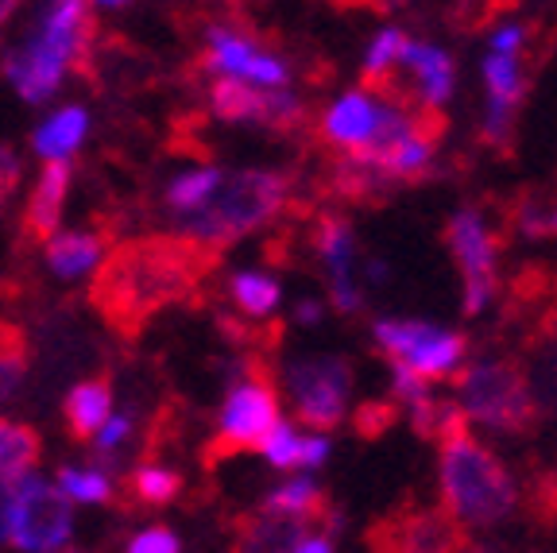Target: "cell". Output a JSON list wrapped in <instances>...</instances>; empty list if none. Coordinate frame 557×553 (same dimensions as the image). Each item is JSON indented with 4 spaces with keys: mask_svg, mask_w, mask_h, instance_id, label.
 I'll use <instances>...</instances> for the list:
<instances>
[{
    "mask_svg": "<svg viewBox=\"0 0 557 553\" xmlns=\"http://www.w3.org/2000/svg\"><path fill=\"white\" fill-rule=\"evenodd\" d=\"M295 321L298 325H313V321H322V303H313V298H302L295 310Z\"/></svg>",
    "mask_w": 557,
    "mask_h": 553,
    "instance_id": "cell-38",
    "label": "cell"
},
{
    "mask_svg": "<svg viewBox=\"0 0 557 553\" xmlns=\"http://www.w3.org/2000/svg\"><path fill=\"white\" fill-rule=\"evenodd\" d=\"M128 553H183V542L171 527H148L128 542Z\"/></svg>",
    "mask_w": 557,
    "mask_h": 553,
    "instance_id": "cell-34",
    "label": "cell"
},
{
    "mask_svg": "<svg viewBox=\"0 0 557 553\" xmlns=\"http://www.w3.org/2000/svg\"><path fill=\"white\" fill-rule=\"evenodd\" d=\"M437 337H442V329L426 325V321H375V345L383 356H392V364H410Z\"/></svg>",
    "mask_w": 557,
    "mask_h": 553,
    "instance_id": "cell-20",
    "label": "cell"
},
{
    "mask_svg": "<svg viewBox=\"0 0 557 553\" xmlns=\"http://www.w3.org/2000/svg\"><path fill=\"white\" fill-rule=\"evenodd\" d=\"M209 101H213V113L225 124H263V101H268V89H256L252 82L244 78H225L221 74L209 89Z\"/></svg>",
    "mask_w": 557,
    "mask_h": 553,
    "instance_id": "cell-17",
    "label": "cell"
},
{
    "mask_svg": "<svg viewBox=\"0 0 557 553\" xmlns=\"http://www.w3.org/2000/svg\"><path fill=\"white\" fill-rule=\"evenodd\" d=\"M368 553H465L469 530L445 507H430L418 495H403L387 515L368 527Z\"/></svg>",
    "mask_w": 557,
    "mask_h": 553,
    "instance_id": "cell-6",
    "label": "cell"
},
{
    "mask_svg": "<svg viewBox=\"0 0 557 553\" xmlns=\"http://www.w3.org/2000/svg\"><path fill=\"white\" fill-rule=\"evenodd\" d=\"M4 74L12 78V86L20 89V97H24V101L39 105L62 86V74H66V66H62L59 54H51L44 44H39V39H35V44H27L24 51L9 54V62H4Z\"/></svg>",
    "mask_w": 557,
    "mask_h": 553,
    "instance_id": "cell-13",
    "label": "cell"
},
{
    "mask_svg": "<svg viewBox=\"0 0 557 553\" xmlns=\"http://www.w3.org/2000/svg\"><path fill=\"white\" fill-rule=\"evenodd\" d=\"M519 0H453L449 4V24L457 27V32H484V27L499 24L504 20V12H511Z\"/></svg>",
    "mask_w": 557,
    "mask_h": 553,
    "instance_id": "cell-27",
    "label": "cell"
},
{
    "mask_svg": "<svg viewBox=\"0 0 557 553\" xmlns=\"http://www.w3.org/2000/svg\"><path fill=\"white\" fill-rule=\"evenodd\" d=\"M32 368V341L20 325L0 321V398H16Z\"/></svg>",
    "mask_w": 557,
    "mask_h": 553,
    "instance_id": "cell-23",
    "label": "cell"
},
{
    "mask_svg": "<svg viewBox=\"0 0 557 553\" xmlns=\"http://www.w3.org/2000/svg\"><path fill=\"white\" fill-rule=\"evenodd\" d=\"M403 47H407V32L399 27H383L380 39L368 47V59H364V74H380V70H392L399 62Z\"/></svg>",
    "mask_w": 557,
    "mask_h": 553,
    "instance_id": "cell-33",
    "label": "cell"
},
{
    "mask_svg": "<svg viewBox=\"0 0 557 553\" xmlns=\"http://www.w3.org/2000/svg\"><path fill=\"white\" fill-rule=\"evenodd\" d=\"M44 453V438L39 430L24 422H9L0 418V484H16L32 472V465Z\"/></svg>",
    "mask_w": 557,
    "mask_h": 553,
    "instance_id": "cell-18",
    "label": "cell"
},
{
    "mask_svg": "<svg viewBox=\"0 0 557 553\" xmlns=\"http://www.w3.org/2000/svg\"><path fill=\"white\" fill-rule=\"evenodd\" d=\"M333 9H368V12H380V16H387V12L403 9V4H410V0H330Z\"/></svg>",
    "mask_w": 557,
    "mask_h": 553,
    "instance_id": "cell-36",
    "label": "cell"
},
{
    "mask_svg": "<svg viewBox=\"0 0 557 553\" xmlns=\"http://www.w3.org/2000/svg\"><path fill=\"white\" fill-rule=\"evenodd\" d=\"M16 186H20V163H16V156H12L9 147L0 144V213H4V206L12 201Z\"/></svg>",
    "mask_w": 557,
    "mask_h": 553,
    "instance_id": "cell-35",
    "label": "cell"
},
{
    "mask_svg": "<svg viewBox=\"0 0 557 553\" xmlns=\"http://www.w3.org/2000/svg\"><path fill=\"white\" fill-rule=\"evenodd\" d=\"M507 236L511 233H507L504 221L487 225L480 209H461L445 225V244L453 248L465 275V314H480L492 303V294L499 286L496 260H499V248L507 244Z\"/></svg>",
    "mask_w": 557,
    "mask_h": 553,
    "instance_id": "cell-7",
    "label": "cell"
},
{
    "mask_svg": "<svg viewBox=\"0 0 557 553\" xmlns=\"http://www.w3.org/2000/svg\"><path fill=\"white\" fill-rule=\"evenodd\" d=\"M218 179H221V174L213 171V167H206V171H190V174H183V179H174L171 191H166V209H174L178 217L190 213V209L198 206V201L206 198L213 186H218Z\"/></svg>",
    "mask_w": 557,
    "mask_h": 553,
    "instance_id": "cell-29",
    "label": "cell"
},
{
    "mask_svg": "<svg viewBox=\"0 0 557 553\" xmlns=\"http://www.w3.org/2000/svg\"><path fill=\"white\" fill-rule=\"evenodd\" d=\"M290 179L283 171H233L221 174L218 186L183 213V236L213 251L233 248L240 236L256 233L287 206Z\"/></svg>",
    "mask_w": 557,
    "mask_h": 553,
    "instance_id": "cell-2",
    "label": "cell"
},
{
    "mask_svg": "<svg viewBox=\"0 0 557 553\" xmlns=\"http://www.w3.org/2000/svg\"><path fill=\"white\" fill-rule=\"evenodd\" d=\"M480 144L496 147V151H507V156H511V147H515V105L496 101V97H492V105H487V121H484V128H480Z\"/></svg>",
    "mask_w": 557,
    "mask_h": 553,
    "instance_id": "cell-30",
    "label": "cell"
},
{
    "mask_svg": "<svg viewBox=\"0 0 557 553\" xmlns=\"http://www.w3.org/2000/svg\"><path fill=\"white\" fill-rule=\"evenodd\" d=\"M109 410H113V383H109V376L82 380L78 388H70L66 407H62V418H66V433L74 441L97 438V430L109 422Z\"/></svg>",
    "mask_w": 557,
    "mask_h": 553,
    "instance_id": "cell-14",
    "label": "cell"
},
{
    "mask_svg": "<svg viewBox=\"0 0 557 553\" xmlns=\"http://www.w3.org/2000/svg\"><path fill=\"white\" fill-rule=\"evenodd\" d=\"M82 139H86V109L70 105V109L54 113L44 128L35 132L32 144L44 159H66L70 151H78Z\"/></svg>",
    "mask_w": 557,
    "mask_h": 553,
    "instance_id": "cell-21",
    "label": "cell"
},
{
    "mask_svg": "<svg viewBox=\"0 0 557 553\" xmlns=\"http://www.w3.org/2000/svg\"><path fill=\"white\" fill-rule=\"evenodd\" d=\"M263 453H268V460L275 468H298V465H322L325 457H330V441L325 438H298L290 426L278 422L275 433L268 438V445H263Z\"/></svg>",
    "mask_w": 557,
    "mask_h": 553,
    "instance_id": "cell-22",
    "label": "cell"
},
{
    "mask_svg": "<svg viewBox=\"0 0 557 553\" xmlns=\"http://www.w3.org/2000/svg\"><path fill=\"white\" fill-rule=\"evenodd\" d=\"M465 553H499V550H492V545H469Z\"/></svg>",
    "mask_w": 557,
    "mask_h": 553,
    "instance_id": "cell-41",
    "label": "cell"
},
{
    "mask_svg": "<svg viewBox=\"0 0 557 553\" xmlns=\"http://www.w3.org/2000/svg\"><path fill=\"white\" fill-rule=\"evenodd\" d=\"M178 492H183V472H174V468L139 465L128 476V495L139 507H166V503L178 500Z\"/></svg>",
    "mask_w": 557,
    "mask_h": 553,
    "instance_id": "cell-24",
    "label": "cell"
},
{
    "mask_svg": "<svg viewBox=\"0 0 557 553\" xmlns=\"http://www.w3.org/2000/svg\"><path fill=\"white\" fill-rule=\"evenodd\" d=\"M372 121H375V109L364 94L341 97L322 121V144H341L348 151V147H357L372 132Z\"/></svg>",
    "mask_w": 557,
    "mask_h": 553,
    "instance_id": "cell-19",
    "label": "cell"
},
{
    "mask_svg": "<svg viewBox=\"0 0 557 553\" xmlns=\"http://www.w3.org/2000/svg\"><path fill=\"white\" fill-rule=\"evenodd\" d=\"M527 507H531V519H539L542 527H549L557 519V472H531Z\"/></svg>",
    "mask_w": 557,
    "mask_h": 553,
    "instance_id": "cell-32",
    "label": "cell"
},
{
    "mask_svg": "<svg viewBox=\"0 0 557 553\" xmlns=\"http://www.w3.org/2000/svg\"><path fill=\"white\" fill-rule=\"evenodd\" d=\"M519 503L511 472L496 453L476 438L461 433L442 445V507L453 519L469 527H492L507 519Z\"/></svg>",
    "mask_w": 557,
    "mask_h": 553,
    "instance_id": "cell-3",
    "label": "cell"
},
{
    "mask_svg": "<svg viewBox=\"0 0 557 553\" xmlns=\"http://www.w3.org/2000/svg\"><path fill=\"white\" fill-rule=\"evenodd\" d=\"M228 294H233L236 310H240L248 321L268 318V314L278 306V283L268 275H260V271H240V275H233Z\"/></svg>",
    "mask_w": 557,
    "mask_h": 553,
    "instance_id": "cell-25",
    "label": "cell"
},
{
    "mask_svg": "<svg viewBox=\"0 0 557 553\" xmlns=\"http://www.w3.org/2000/svg\"><path fill=\"white\" fill-rule=\"evenodd\" d=\"M298 553H333V538L322 534V538H306L302 545H298Z\"/></svg>",
    "mask_w": 557,
    "mask_h": 553,
    "instance_id": "cell-39",
    "label": "cell"
},
{
    "mask_svg": "<svg viewBox=\"0 0 557 553\" xmlns=\"http://www.w3.org/2000/svg\"><path fill=\"white\" fill-rule=\"evenodd\" d=\"M399 62H407V70H414L418 89H422V97H426L430 105H442L445 97L453 94V78H457V70H453V59L445 51L407 39Z\"/></svg>",
    "mask_w": 557,
    "mask_h": 553,
    "instance_id": "cell-15",
    "label": "cell"
},
{
    "mask_svg": "<svg viewBox=\"0 0 557 553\" xmlns=\"http://www.w3.org/2000/svg\"><path fill=\"white\" fill-rule=\"evenodd\" d=\"M310 538V523L275 511L236 515L228 527V553H298V545Z\"/></svg>",
    "mask_w": 557,
    "mask_h": 553,
    "instance_id": "cell-11",
    "label": "cell"
},
{
    "mask_svg": "<svg viewBox=\"0 0 557 553\" xmlns=\"http://www.w3.org/2000/svg\"><path fill=\"white\" fill-rule=\"evenodd\" d=\"M484 82H487V89H492V97H496V101H507V105H519L522 89H527V82H522L515 54H496V51L487 54Z\"/></svg>",
    "mask_w": 557,
    "mask_h": 553,
    "instance_id": "cell-28",
    "label": "cell"
},
{
    "mask_svg": "<svg viewBox=\"0 0 557 553\" xmlns=\"http://www.w3.org/2000/svg\"><path fill=\"white\" fill-rule=\"evenodd\" d=\"M395 422H399V407H395L392 398H372V403H360V407L352 410V430L368 441L387 433Z\"/></svg>",
    "mask_w": 557,
    "mask_h": 553,
    "instance_id": "cell-31",
    "label": "cell"
},
{
    "mask_svg": "<svg viewBox=\"0 0 557 553\" xmlns=\"http://www.w3.org/2000/svg\"><path fill=\"white\" fill-rule=\"evenodd\" d=\"M59 492L82 503H116L113 480L101 468H59Z\"/></svg>",
    "mask_w": 557,
    "mask_h": 553,
    "instance_id": "cell-26",
    "label": "cell"
},
{
    "mask_svg": "<svg viewBox=\"0 0 557 553\" xmlns=\"http://www.w3.org/2000/svg\"><path fill=\"white\" fill-rule=\"evenodd\" d=\"M527 39V32L522 27H499L496 39H492V47H496V54H515V47Z\"/></svg>",
    "mask_w": 557,
    "mask_h": 553,
    "instance_id": "cell-37",
    "label": "cell"
},
{
    "mask_svg": "<svg viewBox=\"0 0 557 553\" xmlns=\"http://www.w3.org/2000/svg\"><path fill=\"white\" fill-rule=\"evenodd\" d=\"M453 383H457V407L465 410V418L507 433H531L539 426L542 410L519 360L469 364L465 372L453 376Z\"/></svg>",
    "mask_w": 557,
    "mask_h": 553,
    "instance_id": "cell-5",
    "label": "cell"
},
{
    "mask_svg": "<svg viewBox=\"0 0 557 553\" xmlns=\"http://www.w3.org/2000/svg\"><path fill=\"white\" fill-rule=\"evenodd\" d=\"M101 4H124V0H101Z\"/></svg>",
    "mask_w": 557,
    "mask_h": 553,
    "instance_id": "cell-42",
    "label": "cell"
},
{
    "mask_svg": "<svg viewBox=\"0 0 557 553\" xmlns=\"http://www.w3.org/2000/svg\"><path fill=\"white\" fill-rule=\"evenodd\" d=\"M221 251L190 241V236H148L128 241L104 256L89 303L97 306L109 329L121 337H136L151 314L174 303H201L209 275L218 271Z\"/></svg>",
    "mask_w": 557,
    "mask_h": 553,
    "instance_id": "cell-1",
    "label": "cell"
},
{
    "mask_svg": "<svg viewBox=\"0 0 557 553\" xmlns=\"http://www.w3.org/2000/svg\"><path fill=\"white\" fill-rule=\"evenodd\" d=\"M39 44L51 54H59L62 66H78L86 78H94V59H97V20L89 0H51L44 20V35Z\"/></svg>",
    "mask_w": 557,
    "mask_h": 553,
    "instance_id": "cell-10",
    "label": "cell"
},
{
    "mask_svg": "<svg viewBox=\"0 0 557 553\" xmlns=\"http://www.w3.org/2000/svg\"><path fill=\"white\" fill-rule=\"evenodd\" d=\"M554 294H557V286H554Z\"/></svg>",
    "mask_w": 557,
    "mask_h": 553,
    "instance_id": "cell-43",
    "label": "cell"
},
{
    "mask_svg": "<svg viewBox=\"0 0 557 553\" xmlns=\"http://www.w3.org/2000/svg\"><path fill=\"white\" fill-rule=\"evenodd\" d=\"M278 426V380L271 372L268 353H248L240 360V383H233L228 403L221 410L218 433L201 445V460L218 465L240 453H263Z\"/></svg>",
    "mask_w": 557,
    "mask_h": 553,
    "instance_id": "cell-4",
    "label": "cell"
},
{
    "mask_svg": "<svg viewBox=\"0 0 557 553\" xmlns=\"http://www.w3.org/2000/svg\"><path fill=\"white\" fill-rule=\"evenodd\" d=\"M9 507H12V527L9 545L24 553H59L70 542V500L59 492V484H44L35 476H24L16 484H9Z\"/></svg>",
    "mask_w": 557,
    "mask_h": 553,
    "instance_id": "cell-8",
    "label": "cell"
},
{
    "mask_svg": "<svg viewBox=\"0 0 557 553\" xmlns=\"http://www.w3.org/2000/svg\"><path fill=\"white\" fill-rule=\"evenodd\" d=\"M16 9H20V0H0V24H4Z\"/></svg>",
    "mask_w": 557,
    "mask_h": 553,
    "instance_id": "cell-40",
    "label": "cell"
},
{
    "mask_svg": "<svg viewBox=\"0 0 557 553\" xmlns=\"http://www.w3.org/2000/svg\"><path fill=\"white\" fill-rule=\"evenodd\" d=\"M70 191V163L66 159H47V167L39 171L32 198L24 206V241L27 244H47L59 233L62 206H66Z\"/></svg>",
    "mask_w": 557,
    "mask_h": 553,
    "instance_id": "cell-12",
    "label": "cell"
},
{
    "mask_svg": "<svg viewBox=\"0 0 557 553\" xmlns=\"http://www.w3.org/2000/svg\"><path fill=\"white\" fill-rule=\"evenodd\" d=\"M295 398V418L306 430H337L345 422V398L352 388V364L341 356H313L298 360L287 372Z\"/></svg>",
    "mask_w": 557,
    "mask_h": 553,
    "instance_id": "cell-9",
    "label": "cell"
},
{
    "mask_svg": "<svg viewBox=\"0 0 557 553\" xmlns=\"http://www.w3.org/2000/svg\"><path fill=\"white\" fill-rule=\"evenodd\" d=\"M104 248H109L104 236L89 233V229H82V233H54L51 241H47V268L62 279H74L94 268L104 256Z\"/></svg>",
    "mask_w": 557,
    "mask_h": 553,
    "instance_id": "cell-16",
    "label": "cell"
}]
</instances>
